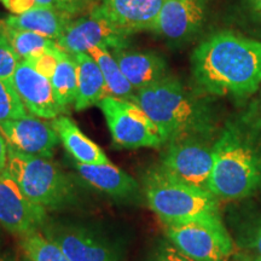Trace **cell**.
<instances>
[{
    "label": "cell",
    "instance_id": "cell-1",
    "mask_svg": "<svg viewBox=\"0 0 261 261\" xmlns=\"http://www.w3.org/2000/svg\"><path fill=\"white\" fill-rule=\"evenodd\" d=\"M201 89L218 96H252L261 85V41L219 32L198 45L191 57Z\"/></svg>",
    "mask_w": 261,
    "mask_h": 261
},
{
    "label": "cell",
    "instance_id": "cell-2",
    "mask_svg": "<svg viewBox=\"0 0 261 261\" xmlns=\"http://www.w3.org/2000/svg\"><path fill=\"white\" fill-rule=\"evenodd\" d=\"M132 102L158 126L165 143L203 136L211 128L210 114L177 79L163 77L138 90Z\"/></svg>",
    "mask_w": 261,
    "mask_h": 261
},
{
    "label": "cell",
    "instance_id": "cell-3",
    "mask_svg": "<svg viewBox=\"0 0 261 261\" xmlns=\"http://www.w3.org/2000/svg\"><path fill=\"white\" fill-rule=\"evenodd\" d=\"M214 165L207 190L219 200H240L261 189V155L234 127L213 145Z\"/></svg>",
    "mask_w": 261,
    "mask_h": 261
},
{
    "label": "cell",
    "instance_id": "cell-4",
    "mask_svg": "<svg viewBox=\"0 0 261 261\" xmlns=\"http://www.w3.org/2000/svg\"><path fill=\"white\" fill-rule=\"evenodd\" d=\"M144 191L149 207L165 225L221 220L219 198L179 180L161 166L146 173Z\"/></svg>",
    "mask_w": 261,
    "mask_h": 261
},
{
    "label": "cell",
    "instance_id": "cell-5",
    "mask_svg": "<svg viewBox=\"0 0 261 261\" xmlns=\"http://www.w3.org/2000/svg\"><path fill=\"white\" fill-rule=\"evenodd\" d=\"M6 171L33 203L60 210L74 198V185L50 159L28 155L9 145Z\"/></svg>",
    "mask_w": 261,
    "mask_h": 261
},
{
    "label": "cell",
    "instance_id": "cell-6",
    "mask_svg": "<svg viewBox=\"0 0 261 261\" xmlns=\"http://www.w3.org/2000/svg\"><path fill=\"white\" fill-rule=\"evenodd\" d=\"M97 106L106 117L113 140L121 148H159L165 144L158 126L137 103L106 97Z\"/></svg>",
    "mask_w": 261,
    "mask_h": 261
},
{
    "label": "cell",
    "instance_id": "cell-7",
    "mask_svg": "<svg viewBox=\"0 0 261 261\" xmlns=\"http://www.w3.org/2000/svg\"><path fill=\"white\" fill-rule=\"evenodd\" d=\"M165 231L169 242L195 261H230L233 253L223 220L166 224Z\"/></svg>",
    "mask_w": 261,
    "mask_h": 261
},
{
    "label": "cell",
    "instance_id": "cell-8",
    "mask_svg": "<svg viewBox=\"0 0 261 261\" xmlns=\"http://www.w3.org/2000/svg\"><path fill=\"white\" fill-rule=\"evenodd\" d=\"M127 42L128 35L114 25L98 6L87 15L73 19L56 40L57 47L69 55L84 54L93 47L123 48Z\"/></svg>",
    "mask_w": 261,
    "mask_h": 261
},
{
    "label": "cell",
    "instance_id": "cell-9",
    "mask_svg": "<svg viewBox=\"0 0 261 261\" xmlns=\"http://www.w3.org/2000/svg\"><path fill=\"white\" fill-rule=\"evenodd\" d=\"M213 165V145L190 137L169 143L161 167L179 180L207 189Z\"/></svg>",
    "mask_w": 261,
    "mask_h": 261
},
{
    "label": "cell",
    "instance_id": "cell-10",
    "mask_svg": "<svg viewBox=\"0 0 261 261\" xmlns=\"http://www.w3.org/2000/svg\"><path fill=\"white\" fill-rule=\"evenodd\" d=\"M45 208L33 203L5 171L0 173V226L18 237L40 231L47 223Z\"/></svg>",
    "mask_w": 261,
    "mask_h": 261
},
{
    "label": "cell",
    "instance_id": "cell-11",
    "mask_svg": "<svg viewBox=\"0 0 261 261\" xmlns=\"http://www.w3.org/2000/svg\"><path fill=\"white\" fill-rule=\"evenodd\" d=\"M42 233L60 248L70 261H119L107 240L89 228L61 223H46Z\"/></svg>",
    "mask_w": 261,
    "mask_h": 261
},
{
    "label": "cell",
    "instance_id": "cell-12",
    "mask_svg": "<svg viewBox=\"0 0 261 261\" xmlns=\"http://www.w3.org/2000/svg\"><path fill=\"white\" fill-rule=\"evenodd\" d=\"M0 135L10 146L28 155L51 159L61 142L51 123L41 121L37 116L0 121Z\"/></svg>",
    "mask_w": 261,
    "mask_h": 261
},
{
    "label": "cell",
    "instance_id": "cell-13",
    "mask_svg": "<svg viewBox=\"0 0 261 261\" xmlns=\"http://www.w3.org/2000/svg\"><path fill=\"white\" fill-rule=\"evenodd\" d=\"M12 83L25 109L32 115L39 119L54 120L63 113L51 80L39 74L28 61L18 62Z\"/></svg>",
    "mask_w": 261,
    "mask_h": 261
},
{
    "label": "cell",
    "instance_id": "cell-14",
    "mask_svg": "<svg viewBox=\"0 0 261 261\" xmlns=\"http://www.w3.org/2000/svg\"><path fill=\"white\" fill-rule=\"evenodd\" d=\"M165 0H103L98 9L114 25L129 37L152 31Z\"/></svg>",
    "mask_w": 261,
    "mask_h": 261
},
{
    "label": "cell",
    "instance_id": "cell-15",
    "mask_svg": "<svg viewBox=\"0 0 261 261\" xmlns=\"http://www.w3.org/2000/svg\"><path fill=\"white\" fill-rule=\"evenodd\" d=\"M203 18L201 0H165L152 31L169 40H182L198 31Z\"/></svg>",
    "mask_w": 261,
    "mask_h": 261
},
{
    "label": "cell",
    "instance_id": "cell-16",
    "mask_svg": "<svg viewBox=\"0 0 261 261\" xmlns=\"http://www.w3.org/2000/svg\"><path fill=\"white\" fill-rule=\"evenodd\" d=\"M136 92L167 76V64L160 55L129 48L110 50Z\"/></svg>",
    "mask_w": 261,
    "mask_h": 261
},
{
    "label": "cell",
    "instance_id": "cell-17",
    "mask_svg": "<svg viewBox=\"0 0 261 261\" xmlns=\"http://www.w3.org/2000/svg\"><path fill=\"white\" fill-rule=\"evenodd\" d=\"M77 173L85 181L97 190L106 192L115 198H132L138 194V182L128 173L116 167L112 162L103 165L76 163Z\"/></svg>",
    "mask_w": 261,
    "mask_h": 261
},
{
    "label": "cell",
    "instance_id": "cell-18",
    "mask_svg": "<svg viewBox=\"0 0 261 261\" xmlns=\"http://www.w3.org/2000/svg\"><path fill=\"white\" fill-rule=\"evenodd\" d=\"M73 18L60 9L37 6L23 14L10 15L4 19V23L14 29L38 33L56 41Z\"/></svg>",
    "mask_w": 261,
    "mask_h": 261
},
{
    "label": "cell",
    "instance_id": "cell-19",
    "mask_svg": "<svg viewBox=\"0 0 261 261\" xmlns=\"http://www.w3.org/2000/svg\"><path fill=\"white\" fill-rule=\"evenodd\" d=\"M60 137L62 144L77 163L85 165H103L110 162L106 152L91 140L70 117L60 115L51 122Z\"/></svg>",
    "mask_w": 261,
    "mask_h": 261
},
{
    "label": "cell",
    "instance_id": "cell-20",
    "mask_svg": "<svg viewBox=\"0 0 261 261\" xmlns=\"http://www.w3.org/2000/svg\"><path fill=\"white\" fill-rule=\"evenodd\" d=\"M73 56L77 67V94L74 108L81 112L109 97V91L99 67L87 52Z\"/></svg>",
    "mask_w": 261,
    "mask_h": 261
},
{
    "label": "cell",
    "instance_id": "cell-21",
    "mask_svg": "<svg viewBox=\"0 0 261 261\" xmlns=\"http://www.w3.org/2000/svg\"><path fill=\"white\" fill-rule=\"evenodd\" d=\"M87 54L96 61L102 71L108 91H109V97H116L127 100H132L135 98L136 90L126 79L110 50L106 47H93Z\"/></svg>",
    "mask_w": 261,
    "mask_h": 261
},
{
    "label": "cell",
    "instance_id": "cell-22",
    "mask_svg": "<svg viewBox=\"0 0 261 261\" xmlns=\"http://www.w3.org/2000/svg\"><path fill=\"white\" fill-rule=\"evenodd\" d=\"M50 80L57 102L64 113L75 103L77 94V67L73 55L60 50L57 68Z\"/></svg>",
    "mask_w": 261,
    "mask_h": 261
},
{
    "label": "cell",
    "instance_id": "cell-23",
    "mask_svg": "<svg viewBox=\"0 0 261 261\" xmlns=\"http://www.w3.org/2000/svg\"><path fill=\"white\" fill-rule=\"evenodd\" d=\"M0 23H2L3 31L19 60H32L44 52L55 50L57 47L56 41L44 37V35L34 32L19 31V29L8 27L4 21H2Z\"/></svg>",
    "mask_w": 261,
    "mask_h": 261
},
{
    "label": "cell",
    "instance_id": "cell-24",
    "mask_svg": "<svg viewBox=\"0 0 261 261\" xmlns=\"http://www.w3.org/2000/svg\"><path fill=\"white\" fill-rule=\"evenodd\" d=\"M21 248L27 261H70L40 231L22 237Z\"/></svg>",
    "mask_w": 261,
    "mask_h": 261
},
{
    "label": "cell",
    "instance_id": "cell-25",
    "mask_svg": "<svg viewBox=\"0 0 261 261\" xmlns=\"http://www.w3.org/2000/svg\"><path fill=\"white\" fill-rule=\"evenodd\" d=\"M28 110L19 98L15 86L9 81L0 80V121L25 117Z\"/></svg>",
    "mask_w": 261,
    "mask_h": 261
},
{
    "label": "cell",
    "instance_id": "cell-26",
    "mask_svg": "<svg viewBox=\"0 0 261 261\" xmlns=\"http://www.w3.org/2000/svg\"><path fill=\"white\" fill-rule=\"evenodd\" d=\"M19 61L21 60L12 48L0 23V80L12 83Z\"/></svg>",
    "mask_w": 261,
    "mask_h": 261
},
{
    "label": "cell",
    "instance_id": "cell-27",
    "mask_svg": "<svg viewBox=\"0 0 261 261\" xmlns=\"http://www.w3.org/2000/svg\"><path fill=\"white\" fill-rule=\"evenodd\" d=\"M58 54H60V48L56 47L55 50L46 51L32 60H28V62L39 74L44 75L47 79H51L58 64Z\"/></svg>",
    "mask_w": 261,
    "mask_h": 261
},
{
    "label": "cell",
    "instance_id": "cell-28",
    "mask_svg": "<svg viewBox=\"0 0 261 261\" xmlns=\"http://www.w3.org/2000/svg\"><path fill=\"white\" fill-rule=\"evenodd\" d=\"M96 6L98 5L93 4L92 0H57V9L67 12L73 17L84 12H91V10Z\"/></svg>",
    "mask_w": 261,
    "mask_h": 261
},
{
    "label": "cell",
    "instance_id": "cell-29",
    "mask_svg": "<svg viewBox=\"0 0 261 261\" xmlns=\"http://www.w3.org/2000/svg\"><path fill=\"white\" fill-rule=\"evenodd\" d=\"M151 261H195L182 254L173 244L163 243L160 246L152 256Z\"/></svg>",
    "mask_w": 261,
    "mask_h": 261
},
{
    "label": "cell",
    "instance_id": "cell-30",
    "mask_svg": "<svg viewBox=\"0 0 261 261\" xmlns=\"http://www.w3.org/2000/svg\"><path fill=\"white\" fill-rule=\"evenodd\" d=\"M3 4L6 6V9L10 10L12 15L23 14L38 6L35 0H5Z\"/></svg>",
    "mask_w": 261,
    "mask_h": 261
},
{
    "label": "cell",
    "instance_id": "cell-31",
    "mask_svg": "<svg viewBox=\"0 0 261 261\" xmlns=\"http://www.w3.org/2000/svg\"><path fill=\"white\" fill-rule=\"evenodd\" d=\"M8 154H9V144L4 137L0 135V173L6 169L8 165Z\"/></svg>",
    "mask_w": 261,
    "mask_h": 261
},
{
    "label": "cell",
    "instance_id": "cell-32",
    "mask_svg": "<svg viewBox=\"0 0 261 261\" xmlns=\"http://www.w3.org/2000/svg\"><path fill=\"white\" fill-rule=\"evenodd\" d=\"M252 246L255 250L256 255L261 257V220L260 223L257 224V226L255 227L253 232V237H252Z\"/></svg>",
    "mask_w": 261,
    "mask_h": 261
},
{
    "label": "cell",
    "instance_id": "cell-33",
    "mask_svg": "<svg viewBox=\"0 0 261 261\" xmlns=\"http://www.w3.org/2000/svg\"><path fill=\"white\" fill-rule=\"evenodd\" d=\"M0 261H17V255L11 250L0 253Z\"/></svg>",
    "mask_w": 261,
    "mask_h": 261
},
{
    "label": "cell",
    "instance_id": "cell-34",
    "mask_svg": "<svg viewBox=\"0 0 261 261\" xmlns=\"http://www.w3.org/2000/svg\"><path fill=\"white\" fill-rule=\"evenodd\" d=\"M38 6H44V8H56L57 0H35Z\"/></svg>",
    "mask_w": 261,
    "mask_h": 261
},
{
    "label": "cell",
    "instance_id": "cell-35",
    "mask_svg": "<svg viewBox=\"0 0 261 261\" xmlns=\"http://www.w3.org/2000/svg\"><path fill=\"white\" fill-rule=\"evenodd\" d=\"M249 4L252 6L253 11L261 19V0H249Z\"/></svg>",
    "mask_w": 261,
    "mask_h": 261
},
{
    "label": "cell",
    "instance_id": "cell-36",
    "mask_svg": "<svg viewBox=\"0 0 261 261\" xmlns=\"http://www.w3.org/2000/svg\"><path fill=\"white\" fill-rule=\"evenodd\" d=\"M252 261H261V257H259V256H256V257H255V259H254V260H252Z\"/></svg>",
    "mask_w": 261,
    "mask_h": 261
},
{
    "label": "cell",
    "instance_id": "cell-37",
    "mask_svg": "<svg viewBox=\"0 0 261 261\" xmlns=\"http://www.w3.org/2000/svg\"><path fill=\"white\" fill-rule=\"evenodd\" d=\"M0 2H2V3H4V2H5V0H0Z\"/></svg>",
    "mask_w": 261,
    "mask_h": 261
},
{
    "label": "cell",
    "instance_id": "cell-38",
    "mask_svg": "<svg viewBox=\"0 0 261 261\" xmlns=\"http://www.w3.org/2000/svg\"><path fill=\"white\" fill-rule=\"evenodd\" d=\"M260 89H261V85H260Z\"/></svg>",
    "mask_w": 261,
    "mask_h": 261
}]
</instances>
